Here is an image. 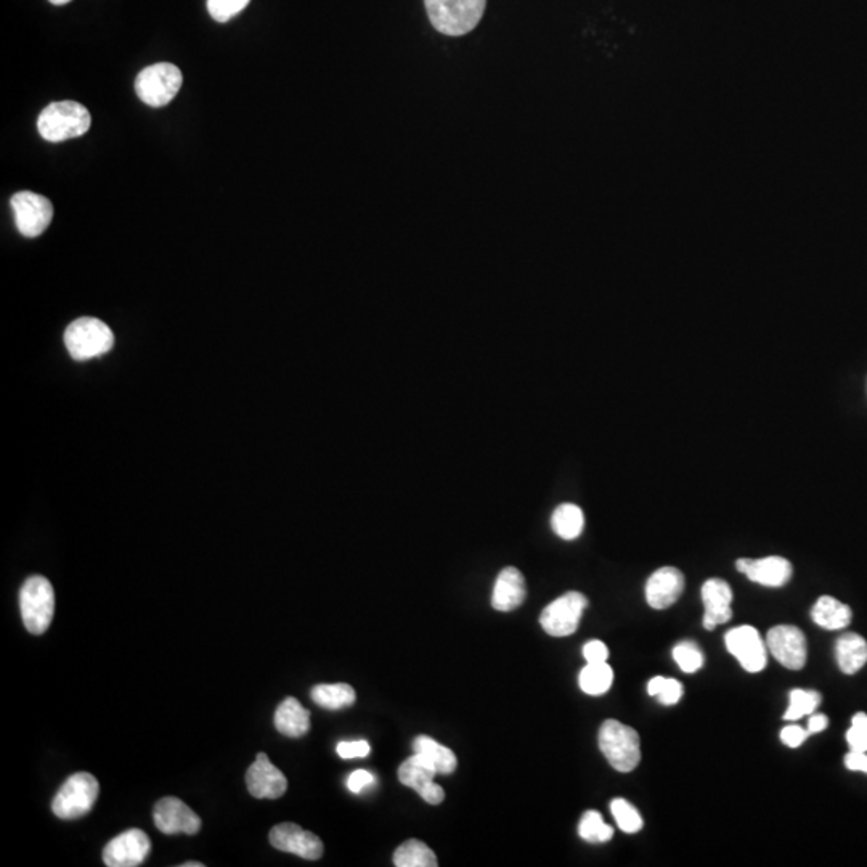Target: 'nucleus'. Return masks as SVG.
<instances>
[{
    "mask_svg": "<svg viewBox=\"0 0 867 867\" xmlns=\"http://www.w3.org/2000/svg\"><path fill=\"white\" fill-rule=\"evenodd\" d=\"M805 729L800 728V726L790 725L786 726V728L781 731V741L790 747V749H797L803 742L806 741V737H808Z\"/></svg>",
    "mask_w": 867,
    "mask_h": 867,
    "instance_id": "nucleus-38",
    "label": "nucleus"
},
{
    "mask_svg": "<svg viewBox=\"0 0 867 867\" xmlns=\"http://www.w3.org/2000/svg\"><path fill=\"white\" fill-rule=\"evenodd\" d=\"M251 0H208V12L219 23H227L248 7Z\"/></svg>",
    "mask_w": 867,
    "mask_h": 867,
    "instance_id": "nucleus-34",
    "label": "nucleus"
},
{
    "mask_svg": "<svg viewBox=\"0 0 867 867\" xmlns=\"http://www.w3.org/2000/svg\"><path fill=\"white\" fill-rule=\"evenodd\" d=\"M151 842L148 835L140 829H129L116 835L105 850L103 863L110 867H135L150 855Z\"/></svg>",
    "mask_w": 867,
    "mask_h": 867,
    "instance_id": "nucleus-12",
    "label": "nucleus"
},
{
    "mask_svg": "<svg viewBox=\"0 0 867 867\" xmlns=\"http://www.w3.org/2000/svg\"><path fill=\"white\" fill-rule=\"evenodd\" d=\"M578 835L588 843H606L612 839L614 829L604 823L598 811H587L578 824Z\"/></svg>",
    "mask_w": 867,
    "mask_h": 867,
    "instance_id": "nucleus-29",
    "label": "nucleus"
},
{
    "mask_svg": "<svg viewBox=\"0 0 867 867\" xmlns=\"http://www.w3.org/2000/svg\"><path fill=\"white\" fill-rule=\"evenodd\" d=\"M184 84L182 71L172 63H156L140 71L135 79V92L151 108H163L177 97Z\"/></svg>",
    "mask_w": 867,
    "mask_h": 867,
    "instance_id": "nucleus-6",
    "label": "nucleus"
},
{
    "mask_svg": "<svg viewBox=\"0 0 867 867\" xmlns=\"http://www.w3.org/2000/svg\"><path fill=\"white\" fill-rule=\"evenodd\" d=\"M375 784V776L367 770H357L347 778V789L354 794H362L363 790Z\"/></svg>",
    "mask_w": 867,
    "mask_h": 867,
    "instance_id": "nucleus-37",
    "label": "nucleus"
},
{
    "mask_svg": "<svg viewBox=\"0 0 867 867\" xmlns=\"http://www.w3.org/2000/svg\"><path fill=\"white\" fill-rule=\"evenodd\" d=\"M583 657L587 664H603L609 657V649L603 641L593 640L583 646Z\"/></svg>",
    "mask_w": 867,
    "mask_h": 867,
    "instance_id": "nucleus-36",
    "label": "nucleus"
},
{
    "mask_svg": "<svg viewBox=\"0 0 867 867\" xmlns=\"http://www.w3.org/2000/svg\"><path fill=\"white\" fill-rule=\"evenodd\" d=\"M702 601H704V628L715 630L718 625L729 622L733 617V590L728 583L721 578H710L702 587Z\"/></svg>",
    "mask_w": 867,
    "mask_h": 867,
    "instance_id": "nucleus-19",
    "label": "nucleus"
},
{
    "mask_svg": "<svg viewBox=\"0 0 867 867\" xmlns=\"http://www.w3.org/2000/svg\"><path fill=\"white\" fill-rule=\"evenodd\" d=\"M599 749L609 765L620 773H630L641 762V741L635 729L617 720H606L599 729Z\"/></svg>",
    "mask_w": 867,
    "mask_h": 867,
    "instance_id": "nucleus-3",
    "label": "nucleus"
},
{
    "mask_svg": "<svg viewBox=\"0 0 867 867\" xmlns=\"http://www.w3.org/2000/svg\"><path fill=\"white\" fill-rule=\"evenodd\" d=\"M65 346L74 360L84 362L110 352L114 346V334L102 320L82 317L66 328Z\"/></svg>",
    "mask_w": 867,
    "mask_h": 867,
    "instance_id": "nucleus-4",
    "label": "nucleus"
},
{
    "mask_svg": "<svg viewBox=\"0 0 867 867\" xmlns=\"http://www.w3.org/2000/svg\"><path fill=\"white\" fill-rule=\"evenodd\" d=\"M587 607V596L578 591H569L545 607V611L540 615V625L554 638L570 636L577 631L583 611Z\"/></svg>",
    "mask_w": 867,
    "mask_h": 867,
    "instance_id": "nucleus-8",
    "label": "nucleus"
},
{
    "mask_svg": "<svg viewBox=\"0 0 867 867\" xmlns=\"http://www.w3.org/2000/svg\"><path fill=\"white\" fill-rule=\"evenodd\" d=\"M845 765L851 771H863L867 774V755L866 752H855L850 750V754L845 757Z\"/></svg>",
    "mask_w": 867,
    "mask_h": 867,
    "instance_id": "nucleus-40",
    "label": "nucleus"
},
{
    "mask_svg": "<svg viewBox=\"0 0 867 867\" xmlns=\"http://www.w3.org/2000/svg\"><path fill=\"white\" fill-rule=\"evenodd\" d=\"M736 569L747 575L750 582L763 587H784L792 578V564L781 556H768L762 559H737Z\"/></svg>",
    "mask_w": 867,
    "mask_h": 867,
    "instance_id": "nucleus-17",
    "label": "nucleus"
},
{
    "mask_svg": "<svg viewBox=\"0 0 867 867\" xmlns=\"http://www.w3.org/2000/svg\"><path fill=\"white\" fill-rule=\"evenodd\" d=\"M13 216L18 232L26 238H37L49 228L53 219V206L49 198L33 192H20L12 196Z\"/></svg>",
    "mask_w": 867,
    "mask_h": 867,
    "instance_id": "nucleus-9",
    "label": "nucleus"
},
{
    "mask_svg": "<svg viewBox=\"0 0 867 867\" xmlns=\"http://www.w3.org/2000/svg\"><path fill=\"white\" fill-rule=\"evenodd\" d=\"M726 648L745 672L758 673L766 667V646L757 628L737 627L725 636Z\"/></svg>",
    "mask_w": 867,
    "mask_h": 867,
    "instance_id": "nucleus-13",
    "label": "nucleus"
},
{
    "mask_svg": "<svg viewBox=\"0 0 867 867\" xmlns=\"http://www.w3.org/2000/svg\"><path fill=\"white\" fill-rule=\"evenodd\" d=\"M649 696L657 697L660 704L675 705L683 697V684L680 681L668 680L664 676L652 678L648 684Z\"/></svg>",
    "mask_w": 867,
    "mask_h": 867,
    "instance_id": "nucleus-32",
    "label": "nucleus"
},
{
    "mask_svg": "<svg viewBox=\"0 0 867 867\" xmlns=\"http://www.w3.org/2000/svg\"><path fill=\"white\" fill-rule=\"evenodd\" d=\"M98 792L100 786L92 774H73L71 778L66 779L62 789L58 790L53 798V815L65 821L89 815L97 802Z\"/></svg>",
    "mask_w": 867,
    "mask_h": 867,
    "instance_id": "nucleus-7",
    "label": "nucleus"
},
{
    "mask_svg": "<svg viewBox=\"0 0 867 867\" xmlns=\"http://www.w3.org/2000/svg\"><path fill=\"white\" fill-rule=\"evenodd\" d=\"M611 811L615 821H617V826L620 827V831L625 832V834H636V832H640L643 829V818H641L635 806L631 805L627 800H623V798L612 800Z\"/></svg>",
    "mask_w": 867,
    "mask_h": 867,
    "instance_id": "nucleus-31",
    "label": "nucleus"
},
{
    "mask_svg": "<svg viewBox=\"0 0 867 867\" xmlns=\"http://www.w3.org/2000/svg\"><path fill=\"white\" fill-rule=\"evenodd\" d=\"M684 590V575L676 567H662L646 583V601L652 609L662 611L680 599Z\"/></svg>",
    "mask_w": 867,
    "mask_h": 867,
    "instance_id": "nucleus-18",
    "label": "nucleus"
},
{
    "mask_svg": "<svg viewBox=\"0 0 867 867\" xmlns=\"http://www.w3.org/2000/svg\"><path fill=\"white\" fill-rule=\"evenodd\" d=\"M153 821L166 835H195L201 829L200 816L177 797L161 798L153 808Z\"/></svg>",
    "mask_w": 867,
    "mask_h": 867,
    "instance_id": "nucleus-10",
    "label": "nucleus"
},
{
    "mask_svg": "<svg viewBox=\"0 0 867 867\" xmlns=\"http://www.w3.org/2000/svg\"><path fill=\"white\" fill-rule=\"evenodd\" d=\"M246 786H248L249 794L254 798H269V800H277V798L285 795L288 789V779L285 774L278 770L277 766L270 763L269 757L265 754H259L256 757V762L249 766L246 773Z\"/></svg>",
    "mask_w": 867,
    "mask_h": 867,
    "instance_id": "nucleus-16",
    "label": "nucleus"
},
{
    "mask_svg": "<svg viewBox=\"0 0 867 867\" xmlns=\"http://www.w3.org/2000/svg\"><path fill=\"white\" fill-rule=\"evenodd\" d=\"M436 774V768L423 755L415 754L400 765L399 781L403 786L416 790L429 805H440L444 802L445 792L434 782Z\"/></svg>",
    "mask_w": 867,
    "mask_h": 867,
    "instance_id": "nucleus-14",
    "label": "nucleus"
},
{
    "mask_svg": "<svg viewBox=\"0 0 867 867\" xmlns=\"http://www.w3.org/2000/svg\"><path fill=\"white\" fill-rule=\"evenodd\" d=\"M551 527L554 534L561 537L562 540H575L580 537L585 527V517H583L582 509L572 503H564L554 509L553 517H551Z\"/></svg>",
    "mask_w": 867,
    "mask_h": 867,
    "instance_id": "nucleus-26",
    "label": "nucleus"
},
{
    "mask_svg": "<svg viewBox=\"0 0 867 867\" xmlns=\"http://www.w3.org/2000/svg\"><path fill=\"white\" fill-rule=\"evenodd\" d=\"M526 580L516 567H506L498 575L493 588L492 607L495 611L511 612L526 601Z\"/></svg>",
    "mask_w": 867,
    "mask_h": 867,
    "instance_id": "nucleus-20",
    "label": "nucleus"
},
{
    "mask_svg": "<svg viewBox=\"0 0 867 867\" xmlns=\"http://www.w3.org/2000/svg\"><path fill=\"white\" fill-rule=\"evenodd\" d=\"M413 750H415V754L423 755L436 768L437 774H452L458 766V760H456L453 750L439 744L431 737H416L415 742H413Z\"/></svg>",
    "mask_w": 867,
    "mask_h": 867,
    "instance_id": "nucleus-24",
    "label": "nucleus"
},
{
    "mask_svg": "<svg viewBox=\"0 0 867 867\" xmlns=\"http://www.w3.org/2000/svg\"><path fill=\"white\" fill-rule=\"evenodd\" d=\"M851 726H855V728L863 729V731H867V715L866 713H856L853 720H851Z\"/></svg>",
    "mask_w": 867,
    "mask_h": 867,
    "instance_id": "nucleus-42",
    "label": "nucleus"
},
{
    "mask_svg": "<svg viewBox=\"0 0 867 867\" xmlns=\"http://www.w3.org/2000/svg\"><path fill=\"white\" fill-rule=\"evenodd\" d=\"M612 681H614V672L607 662L587 664L578 676L580 689L588 696H603L611 689Z\"/></svg>",
    "mask_w": 867,
    "mask_h": 867,
    "instance_id": "nucleus-28",
    "label": "nucleus"
},
{
    "mask_svg": "<svg viewBox=\"0 0 867 867\" xmlns=\"http://www.w3.org/2000/svg\"><path fill=\"white\" fill-rule=\"evenodd\" d=\"M424 7L437 33L461 37L479 26L487 0H424Z\"/></svg>",
    "mask_w": 867,
    "mask_h": 867,
    "instance_id": "nucleus-1",
    "label": "nucleus"
},
{
    "mask_svg": "<svg viewBox=\"0 0 867 867\" xmlns=\"http://www.w3.org/2000/svg\"><path fill=\"white\" fill-rule=\"evenodd\" d=\"M49 2L53 5H66L70 4L71 0H49Z\"/></svg>",
    "mask_w": 867,
    "mask_h": 867,
    "instance_id": "nucleus-43",
    "label": "nucleus"
},
{
    "mask_svg": "<svg viewBox=\"0 0 867 867\" xmlns=\"http://www.w3.org/2000/svg\"><path fill=\"white\" fill-rule=\"evenodd\" d=\"M811 619L826 630H842L851 623V609L832 596H821L811 609Z\"/></svg>",
    "mask_w": 867,
    "mask_h": 867,
    "instance_id": "nucleus-22",
    "label": "nucleus"
},
{
    "mask_svg": "<svg viewBox=\"0 0 867 867\" xmlns=\"http://www.w3.org/2000/svg\"><path fill=\"white\" fill-rule=\"evenodd\" d=\"M20 609L26 630L42 635L49 630L55 612V593L52 583L41 575L29 577L20 591Z\"/></svg>",
    "mask_w": 867,
    "mask_h": 867,
    "instance_id": "nucleus-5",
    "label": "nucleus"
},
{
    "mask_svg": "<svg viewBox=\"0 0 867 867\" xmlns=\"http://www.w3.org/2000/svg\"><path fill=\"white\" fill-rule=\"evenodd\" d=\"M823 702V697L816 691H805V689H794L790 692L789 709H787L784 718L789 721L800 720L815 713L816 707Z\"/></svg>",
    "mask_w": 867,
    "mask_h": 867,
    "instance_id": "nucleus-30",
    "label": "nucleus"
},
{
    "mask_svg": "<svg viewBox=\"0 0 867 867\" xmlns=\"http://www.w3.org/2000/svg\"><path fill=\"white\" fill-rule=\"evenodd\" d=\"M837 662L840 670L847 675H855L867 662V643L863 636L847 633L837 641Z\"/></svg>",
    "mask_w": 867,
    "mask_h": 867,
    "instance_id": "nucleus-23",
    "label": "nucleus"
},
{
    "mask_svg": "<svg viewBox=\"0 0 867 867\" xmlns=\"http://www.w3.org/2000/svg\"><path fill=\"white\" fill-rule=\"evenodd\" d=\"M92 118L86 106L78 102H55L47 106L37 119V131L47 142H65L86 134Z\"/></svg>",
    "mask_w": 867,
    "mask_h": 867,
    "instance_id": "nucleus-2",
    "label": "nucleus"
},
{
    "mask_svg": "<svg viewBox=\"0 0 867 867\" xmlns=\"http://www.w3.org/2000/svg\"><path fill=\"white\" fill-rule=\"evenodd\" d=\"M269 839L277 850L293 853L310 861L320 859L323 855L322 840L312 832L304 831L298 824H278L270 831Z\"/></svg>",
    "mask_w": 867,
    "mask_h": 867,
    "instance_id": "nucleus-15",
    "label": "nucleus"
},
{
    "mask_svg": "<svg viewBox=\"0 0 867 867\" xmlns=\"http://www.w3.org/2000/svg\"><path fill=\"white\" fill-rule=\"evenodd\" d=\"M370 750L371 747L367 741H352L339 742L336 752L344 760H351V758L367 757L370 754Z\"/></svg>",
    "mask_w": 867,
    "mask_h": 867,
    "instance_id": "nucleus-35",
    "label": "nucleus"
},
{
    "mask_svg": "<svg viewBox=\"0 0 867 867\" xmlns=\"http://www.w3.org/2000/svg\"><path fill=\"white\" fill-rule=\"evenodd\" d=\"M847 741L850 744V749L855 752H867V731L851 726L848 729Z\"/></svg>",
    "mask_w": 867,
    "mask_h": 867,
    "instance_id": "nucleus-39",
    "label": "nucleus"
},
{
    "mask_svg": "<svg viewBox=\"0 0 867 867\" xmlns=\"http://www.w3.org/2000/svg\"><path fill=\"white\" fill-rule=\"evenodd\" d=\"M673 659L684 673H696L704 665V656L696 643L684 641L673 648Z\"/></svg>",
    "mask_w": 867,
    "mask_h": 867,
    "instance_id": "nucleus-33",
    "label": "nucleus"
},
{
    "mask_svg": "<svg viewBox=\"0 0 867 867\" xmlns=\"http://www.w3.org/2000/svg\"><path fill=\"white\" fill-rule=\"evenodd\" d=\"M766 646L774 659L789 670H802L808 657L806 638L800 628L792 625H779L771 628Z\"/></svg>",
    "mask_w": 867,
    "mask_h": 867,
    "instance_id": "nucleus-11",
    "label": "nucleus"
},
{
    "mask_svg": "<svg viewBox=\"0 0 867 867\" xmlns=\"http://www.w3.org/2000/svg\"><path fill=\"white\" fill-rule=\"evenodd\" d=\"M827 725H829V720H827L826 715H821V713L813 715L811 713L810 721H808V733H821V731L827 728Z\"/></svg>",
    "mask_w": 867,
    "mask_h": 867,
    "instance_id": "nucleus-41",
    "label": "nucleus"
},
{
    "mask_svg": "<svg viewBox=\"0 0 867 867\" xmlns=\"http://www.w3.org/2000/svg\"><path fill=\"white\" fill-rule=\"evenodd\" d=\"M397 867H436L437 856L426 843L420 840H407L394 853Z\"/></svg>",
    "mask_w": 867,
    "mask_h": 867,
    "instance_id": "nucleus-27",
    "label": "nucleus"
},
{
    "mask_svg": "<svg viewBox=\"0 0 867 867\" xmlns=\"http://www.w3.org/2000/svg\"><path fill=\"white\" fill-rule=\"evenodd\" d=\"M312 701L323 709H346L355 704L357 694L355 689L346 683L318 684L312 689Z\"/></svg>",
    "mask_w": 867,
    "mask_h": 867,
    "instance_id": "nucleus-25",
    "label": "nucleus"
},
{
    "mask_svg": "<svg viewBox=\"0 0 867 867\" xmlns=\"http://www.w3.org/2000/svg\"><path fill=\"white\" fill-rule=\"evenodd\" d=\"M203 866H204V864L198 863V861H196V863H190V861H188V863H184L180 867H203Z\"/></svg>",
    "mask_w": 867,
    "mask_h": 867,
    "instance_id": "nucleus-44",
    "label": "nucleus"
},
{
    "mask_svg": "<svg viewBox=\"0 0 867 867\" xmlns=\"http://www.w3.org/2000/svg\"><path fill=\"white\" fill-rule=\"evenodd\" d=\"M275 728L288 737H302L309 733L310 712L294 697H288L275 712Z\"/></svg>",
    "mask_w": 867,
    "mask_h": 867,
    "instance_id": "nucleus-21",
    "label": "nucleus"
}]
</instances>
